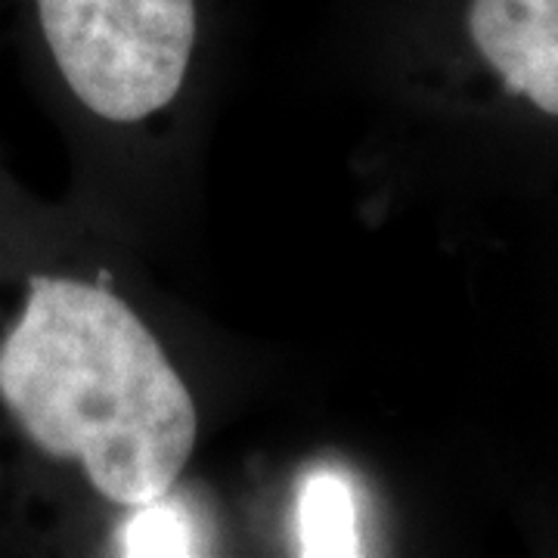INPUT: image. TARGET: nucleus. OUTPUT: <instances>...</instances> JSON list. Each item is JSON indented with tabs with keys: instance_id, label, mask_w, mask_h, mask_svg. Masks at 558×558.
Listing matches in <instances>:
<instances>
[{
	"instance_id": "f03ea898",
	"label": "nucleus",
	"mask_w": 558,
	"mask_h": 558,
	"mask_svg": "<svg viewBox=\"0 0 558 558\" xmlns=\"http://www.w3.org/2000/svg\"><path fill=\"white\" fill-rule=\"evenodd\" d=\"M465 25L502 84L558 119V0H469Z\"/></svg>"
},
{
	"instance_id": "7ed1b4c3",
	"label": "nucleus",
	"mask_w": 558,
	"mask_h": 558,
	"mask_svg": "<svg viewBox=\"0 0 558 558\" xmlns=\"http://www.w3.org/2000/svg\"><path fill=\"white\" fill-rule=\"evenodd\" d=\"M301 556L348 558L360 556L357 497L336 472H314L299 497Z\"/></svg>"
},
{
	"instance_id": "20e7f679",
	"label": "nucleus",
	"mask_w": 558,
	"mask_h": 558,
	"mask_svg": "<svg viewBox=\"0 0 558 558\" xmlns=\"http://www.w3.org/2000/svg\"><path fill=\"white\" fill-rule=\"evenodd\" d=\"M165 497L137 506L140 512L128 521L121 553L124 556H193L196 537L193 521L180 512L178 506L161 502Z\"/></svg>"
},
{
	"instance_id": "f257e3e1",
	"label": "nucleus",
	"mask_w": 558,
	"mask_h": 558,
	"mask_svg": "<svg viewBox=\"0 0 558 558\" xmlns=\"http://www.w3.org/2000/svg\"><path fill=\"white\" fill-rule=\"evenodd\" d=\"M0 400L44 453L75 459L100 497H168L196 407L143 319L106 286L32 277L0 341Z\"/></svg>"
}]
</instances>
